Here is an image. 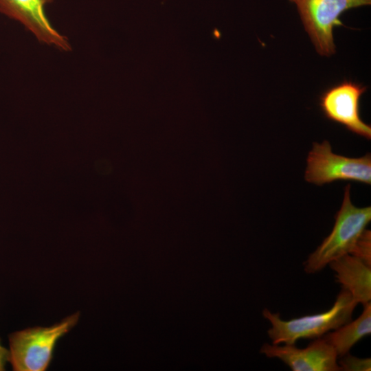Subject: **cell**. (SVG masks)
Instances as JSON below:
<instances>
[{"mask_svg":"<svg viewBox=\"0 0 371 371\" xmlns=\"http://www.w3.org/2000/svg\"><path fill=\"white\" fill-rule=\"evenodd\" d=\"M358 304L341 288L333 306L322 313L283 320L280 315L264 308L262 316L271 324L267 334L273 344H295L300 339H317L352 320Z\"/></svg>","mask_w":371,"mask_h":371,"instance_id":"cell-1","label":"cell"},{"mask_svg":"<svg viewBox=\"0 0 371 371\" xmlns=\"http://www.w3.org/2000/svg\"><path fill=\"white\" fill-rule=\"evenodd\" d=\"M350 186L348 184L331 232L304 262L307 273L319 272L332 261L350 254L370 222L371 207L355 206L350 200Z\"/></svg>","mask_w":371,"mask_h":371,"instance_id":"cell-2","label":"cell"},{"mask_svg":"<svg viewBox=\"0 0 371 371\" xmlns=\"http://www.w3.org/2000/svg\"><path fill=\"white\" fill-rule=\"evenodd\" d=\"M79 313L50 326L18 330L9 337L8 361L15 371H44L49 367L58 341L77 324Z\"/></svg>","mask_w":371,"mask_h":371,"instance_id":"cell-3","label":"cell"},{"mask_svg":"<svg viewBox=\"0 0 371 371\" xmlns=\"http://www.w3.org/2000/svg\"><path fill=\"white\" fill-rule=\"evenodd\" d=\"M305 180L317 186L337 181L371 184V156L351 158L335 154L328 141L314 142L307 157Z\"/></svg>","mask_w":371,"mask_h":371,"instance_id":"cell-4","label":"cell"},{"mask_svg":"<svg viewBox=\"0 0 371 371\" xmlns=\"http://www.w3.org/2000/svg\"><path fill=\"white\" fill-rule=\"evenodd\" d=\"M295 3L305 30L317 52L330 56L335 53L333 31L344 25L341 14L351 8L371 4V0H289Z\"/></svg>","mask_w":371,"mask_h":371,"instance_id":"cell-5","label":"cell"},{"mask_svg":"<svg viewBox=\"0 0 371 371\" xmlns=\"http://www.w3.org/2000/svg\"><path fill=\"white\" fill-rule=\"evenodd\" d=\"M366 89L367 87L361 84L345 80L322 93L319 97V106L327 119L370 139L371 126L360 116V99Z\"/></svg>","mask_w":371,"mask_h":371,"instance_id":"cell-6","label":"cell"},{"mask_svg":"<svg viewBox=\"0 0 371 371\" xmlns=\"http://www.w3.org/2000/svg\"><path fill=\"white\" fill-rule=\"evenodd\" d=\"M260 353L277 358L293 371H339L338 356L333 347L322 337L299 348L295 344H264Z\"/></svg>","mask_w":371,"mask_h":371,"instance_id":"cell-7","label":"cell"},{"mask_svg":"<svg viewBox=\"0 0 371 371\" xmlns=\"http://www.w3.org/2000/svg\"><path fill=\"white\" fill-rule=\"evenodd\" d=\"M52 0H0V11L21 22L39 41L62 50L70 49L67 40L48 21L45 7Z\"/></svg>","mask_w":371,"mask_h":371,"instance_id":"cell-8","label":"cell"},{"mask_svg":"<svg viewBox=\"0 0 371 371\" xmlns=\"http://www.w3.org/2000/svg\"><path fill=\"white\" fill-rule=\"evenodd\" d=\"M336 282L350 293L357 304L371 300V267L358 258L344 255L328 264Z\"/></svg>","mask_w":371,"mask_h":371,"instance_id":"cell-9","label":"cell"},{"mask_svg":"<svg viewBox=\"0 0 371 371\" xmlns=\"http://www.w3.org/2000/svg\"><path fill=\"white\" fill-rule=\"evenodd\" d=\"M363 306V310L358 318L322 337L333 347L338 357L348 353L356 343L371 333V302Z\"/></svg>","mask_w":371,"mask_h":371,"instance_id":"cell-10","label":"cell"},{"mask_svg":"<svg viewBox=\"0 0 371 371\" xmlns=\"http://www.w3.org/2000/svg\"><path fill=\"white\" fill-rule=\"evenodd\" d=\"M371 267V232L365 229L350 254Z\"/></svg>","mask_w":371,"mask_h":371,"instance_id":"cell-11","label":"cell"},{"mask_svg":"<svg viewBox=\"0 0 371 371\" xmlns=\"http://www.w3.org/2000/svg\"><path fill=\"white\" fill-rule=\"evenodd\" d=\"M337 363L340 370L344 371H370L371 359L359 358L348 353L339 357Z\"/></svg>","mask_w":371,"mask_h":371,"instance_id":"cell-12","label":"cell"},{"mask_svg":"<svg viewBox=\"0 0 371 371\" xmlns=\"http://www.w3.org/2000/svg\"><path fill=\"white\" fill-rule=\"evenodd\" d=\"M8 350L1 344L0 342V370H3L5 365L8 361Z\"/></svg>","mask_w":371,"mask_h":371,"instance_id":"cell-13","label":"cell"}]
</instances>
